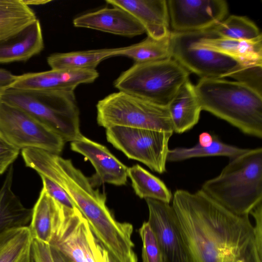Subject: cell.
<instances>
[{
  "mask_svg": "<svg viewBox=\"0 0 262 262\" xmlns=\"http://www.w3.org/2000/svg\"><path fill=\"white\" fill-rule=\"evenodd\" d=\"M172 203L193 262H262L249 215L233 213L201 189H178Z\"/></svg>",
  "mask_w": 262,
  "mask_h": 262,
  "instance_id": "1",
  "label": "cell"
},
{
  "mask_svg": "<svg viewBox=\"0 0 262 262\" xmlns=\"http://www.w3.org/2000/svg\"><path fill=\"white\" fill-rule=\"evenodd\" d=\"M21 155L27 167L65 190L103 246L111 248L123 240L128 231V224L115 219L106 205L105 194L95 189L89 179L70 160L34 148L23 149Z\"/></svg>",
  "mask_w": 262,
  "mask_h": 262,
  "instance_id": "2",
  "label": "cell"
},
{
  "mask_svg": "<svg viewBox=\"0 0 262 262\" xmlns=\"http://www.w3.org/2000/svg\"><path fill=\"white\" fill-rule=\"evenodd\" d=\"M195 90L202 110L243 133L262 138V95L237 81L200 78Z\"/></svg>",
  "mask_w": 262,
  "mask_h": 262,
  "instance_id": "3",
  "label": "cell"
},
{
  "mask_svg": "<svg viewBox=\"0 0 262 262\" xmlns=\"http://www.w3.org/2000/svg\"><path fill=\"white\" fill-rule=\"evenodd\" d=\"M201 189L233 213L249 215L262 202V148L248 149L231 159Z\"/></svg>",
  "mask_w": 262,
  "mask_h": 262,
  "instance_id": "4",
  "label": "cell"
},
{
  "mask_svg": "<svg viewBox=\"0 0 262 262\" xmlns=\"http://www.w3.org/2000/svg\"><path fill=\"white\" fill-rule=\"evenodd\" d=\"M1 101L25 111L59 136L73 142L82 135L74 91H33L5 88Z\"/></svg>",
  "mask_w": 262,
  "mask_h": 262,
  "instance_id": "5",
  "label": "cell"
},
{
  "mask_svg": "<svg viewBox=\"0 0 262 262\" xmlns=\"http://www.w3.org/2000/svg\"><path fill=\"white\" fill-rule=\"evenodd\" d=\"M190 73L173 59L134 63L114 81L122 91L154 103L168 106Z\"/></svg>",
  "mask_w": 262,
  "mask_h": 262,
  "instance_id": "6",
  "label": "cell"
},
{
  "mask_svg": "<svg viewBox=\"0 0 262 262\" xmlns=\"http://www.w3.org/2000/svg\"><path fill=\"white\" fill-rule=\"evenodd\" d=\"M97 121L106 129L119 126L173 133L168 106L118 91L99 100Z\"/></svg>",
  "mask_w": 262,
  "mask_h": 262,
  "instance_id": "7",
  "label": "cell"
},
{
  "mask_svg": "<svg viewBox=\"0 0 262 262\" xmlns=\"http://www.w3.org/2000/svg\"><path fill=\"white\" fill-rule=\"evenodd\" d=\"M49 245L73 262H109L107 251L77 208H63Z\"/></svg>",
  "mask_w": 262,
  "mask_h": 262,
  "instance_id": "8",
  "label": "cell"
},
{
  "mask_svg": "<svg viewBox=\"0 0 262 262\" xmlns=\"http://www.w3.org/2000/svg\"><path fill=\"white\" fill-rule=\"evenodd\" d=\"M173 133L115 126L106 128L107 140L129 159L159 173L166 171L168 143Z\"/></svg>",
  "mask_w": 262,
  "mask_h": 262,
  "instance_id": "9",
  "label": "cell"
},
{
  "mask_svg": "<svg viewBox=\"0 0 262 262\" xmlns=\"http://www.w3.org/2000/svg\"><path fill=\"white\" fill-rule=\"evenodd\" d=\"M196 32L170 31L171 58L200 78L232 77L245 65L232 58L209 49L195 47Z\"/></svg>",
  "mask_w": 262,
  "mask_h": 262,
  "instance_id": "10",
  "label": "cell"
},
{
  "mask_svg": "<svg viewBox=\"0 0 262 262\" xmlns=\"http://www.w3.org/2000/svg\"><path fill=\"white\" fill-rule=\"evenodd\" d=\"M0 133L20 150L38 148L59 155L65 143L59 136L25 111L1 101Z\"/></svg>",
  "mask_w": 262,
  "mask_h": 262,
  "instance_id": "11",
  "label": "cell"
},
{
  "mask_svg": "<svg viewBox=\"0 0 262 262\" xmlns=\"http://www.w3.org/2000/svg\"><path fill=\"white\" fill-rule=\"evenodd\" d=\"M145 200L149 211L147 223L158 241L163 262H193L172 205L154 199Z\"/></svg>",
  "mask_w": 262,
  "mask_h": 262,
  "instance_id": "12",
  "label": "cell"
},
{
  "mask_svg": "<svg viewBox=\"0 0 262 262\" xmlns=\"http://www.w3.org/2000/svg\"><path fill=\"white\" fill-rule=\"evenodd\" d=\"M172 31L189 32L208 30L223 21L228 12L224 0L167 1Z\"/></svg>",
  "mask_w": 262,
  "mask_h": 262,
  "instance_id": "13",
  "label": "cell"
},
{
  "mask_svg": "<svg viewBox=\"0 0 262 262\" xmlns=\"http://www.w3.org/2000/svg\"><path fill=\"white\" fill-rule=\"evenodd\" d=\"M99 76L96 70L51 69L16 75L7 88L33 91H74L80 84L93 82Z\"/></svg>",
  "mask_w": 262,
  "mask_h": 262,
  "instance_id": "14",
  "label": "cell"
},
{
  "mask_svg": "<svg viewBox=\"0 0 262 262\" xmlns=\"http://www.w3.org/2000/svg\"><path fill=\"white\" fill-rule=\"evenodd\" d=\"M71 148L85 157L95 168V174L89 178L94 187L102 183L117 186L126 184L128 167L118 160L105 146L82 135L78 140L71 142Z\"/></svg>",
  "mask_w": 262,
  "mask_h": 262,
  "instance_id": "15",
  "label": "cell"
},
{
  "mask_svg": "<svg viewBox=\"0 0 262 262\" xmlns=\"http://www.w3.org/2000/svg\"><path fill=\"white\" fill-rule=\"evenodd\" d=\"M113 7L103 8L75 17L73 25L130 37L145 32L143 26L128 12Z\"/></svg>",
  "mask_w": 262,
  "mask_h": 262,
  "instance_id": "16",
  "label": "cell"
},
{
  "mask_svg": "<svg viewBox=\"0 0 262 262\" xmlns=\"http://www.w3.org/2000/svg\"><path fill=\"white\" fill-rule=\"evenodd\" d=\"M106 2L128 12L149 37L161 39L170 33L166 0H107Z\"/></svg>",
  "mask_w": 262,
  "mask_h": 262,
  "instance_id": "17",
  "label": "cell"
},
{
  "mask_svg": "<svg viewBox=\"0 0 262 262\" xmlns=\"http://www.w3.org/2000/svg\"><path fill=\"white\" fill-rule=\"evenodd\" d=\"M193 45L221 53L245 65L262 64V39L247 41L217 37L209 29L196 31Z\"/></svg>",
  "mask_w": 262,
  "mask_h": 262,
  "instance_id": "18",
  "label": "cell"
},
{
  "mask_svg": "<svg viewBox=\"0 0 262 262\" xmlns=\"http://www.w3.org/2000/svg\"><path fill=\"white\" fill-rule=\"evenodd\" d=\"M43 48L41 26L37 19L15 34L0 41V64L26 61Z\"/></svg>",
  "mask_w": 262,
  "mask_h": 262,
  "instance_id": "19",
  "label": "cell"
},
{
  "mask_svg": "<svg viewBox=\"0 0 262 262\" xmlns=\"http://www.w3.org/2000/svg\"><path fill=\"white\" fill-rule=\"evenodd\" d=\"M173 132L183 133L195 125L202 111L194 85L188 80L168 105Z\"/></svg>",
  "mask_w": 262,
  "mask_h": 262,
  "instance_id": "20",
  "label": "cell"
},
{
  "mask_svg": "<svg viewBox=\"0 0 262 262\" xmlns=\"http://www.w3.org/2000/svg\"><path fill=\"white\" fill-rule=\"evenodd\" d=\"M63 207L42 187L28 226L34 239L50 245Z\"/></svg>",
  "mask_w": 262,
  "mask_h": 262,
  "instance_id": "21",
  "label": "cell"
},
{
  "mask_svg": "<svg viewBox=\"0 0 262 262\" xmlns=\"http://www.w3.org/2000/svg\"><path fill=\"white\" fill-rule=\"evenodd\" d=\"M13 172L11 165L0 188V232L27 226L31 219L32 209L25 207L12 191Z\"/></svg>",
  "mask_w": 262,
  "mask_h": 262,
  "instance_id": "22",
  "label": "cell"
},
{
  "mask_svg": "<svg viewBox=\"0 0 262 262\" xmlns=\"http://www.w3.org/2000/svg\"><path fill=\"white\" fill-rule=\"evenodd\" d=\"M33 241L28 226L0 232V262H32Z\"/></svg>",
  "mask_w": 262,
  "mask_h": 262,
  "instance_id": "23",
  "label": "cell"
},
{
  "mask_svg": "<svg viewBox=\"0 0 262 262\" xmlns=\"http://www.w3.org/2000/svg\"><path fill=\"white\" fill-rule=\"evenodd\" d=\"M119 49L106 48L53 53L48 57L47 61L51 69L96 70L102 61L116 56Z\"/></svg>",
  "mask_w": 262,
  "mask_h": 262,
  "instance_id": "24",
  "label": "cell"
},
{
  "mask_svg": "<svg viewBox=\"0 0 262 262\" xmlns=\"http://www.w3.org/2000/svg\"><path fill=\"white\" fill-rule=\"evenodd\" d=\"M37 19L21 0H0V41L18 33Z\"/></svg>",
  "mask_w": 262,
  "mask_h": 262,
  "instance_id": "25",
  "label": "cell"
},
{
  "mask_svg": "<svg viewBox=\"0 0 262 262\" xmlns=\"http://www.w3.org/2000/svg\"><path fill=\"white\" fill-rule=\"evenodd\" d=\"M127 175L136 194L140 198L168 204L172 200V194L165 183L139 165L128 168Z\"/></svg>",
  "mask_w": 262,
  "mask_h": 262,
  "instance_id": "26",
  "label": "cell"
},
{
  "mask_svg": "<svg viewBox=\"0 0 262 262\" xmlns=\"http://www.w3.org/2000/svg\"><path fill=\"white\" fill-rule=\"evenodd\" d=\"M170 33L161 39L147 36L142 41L120 48L117 56L132 58L135 63H144L171 58Z\"/></svg>",
  "mask_w": 262,
  "mask_h": 262,
  "instance_id": "27",
  "label": "cell"
},
{
  "mask_svg": "<svg viewBox=\"0 0 262 262\" xmlns=\"http://www.w3.org/2000/svg\"><path fill=\"white\" fill-rule=\"evenodd\" d=\"M248 150L222 142L216 135H213V141L210 145L199 144L191 147H176L169 149L167 162H179L187 159L208 156H226L234 158Z\"/></svg>",
  "mask_w": 262,
  "mask_h": 262,
  "instance_id": "28",
  "label": "cell"
},
{
  "mask_svg": "<svg viewBox=\"0 0 262 262\" xmlns=\"http://www.w3.org/2000/svg\"><path fill=\"white\" fill-rule=\"evenodd\" d=\"M211 29L217 37L247 41L262 39L256 25L244 16L230 15Z\"/></svg>",
  "mask_w": 262,
  "mask_h": 262,
  "instance_id": "29",
  "label": "cell"
},
{
  "mask_svg": "<svg viewBox=\"0 0 262 262\" xmlns=\"http://www.w3.org/2000/svg\"><path fill=\"white\" fill-rule=\"evenodd\" d=\"M139 233L142 242V262H163L161 249L147 222H143Z\"/></svg>",
  "mask_w": 262,
  "mask_h": 262,
  "instance_id": "30",
  "label": "cell"
},
{
  "mask_svg": "<svg viewBox=\"0 0 262 262\" xmlns=\"http://www.w3.org/2000/svg\"><path fill=\"white\" fill-rule=\"evenodd\" d=\"M262 64L244 67L232 78L261 94Z\"/></svg>",
  "mask_w": 262,
  "mask_h": 262,
  "instance_id": "31",
  "label": "cell"
},
{
  "mask_svg": "<svg viewBox=\"0 0 262 262\" xmlns=\"http://www.w3.org/2000/svg\"><path fill=\"white\" fill-rule=\"evenodd\" d=\"M40 176L42 181L43 187L58 203L68 209L77 208L63 188L50 179L43 176Z\"/></svg>",
  "mask_w": 262,
  "mask_h": 262,
  "instance_id": "32",
  "label": "cell"
},
{
  "mask_svg": "<svg viewBox=\"0 0 262 262\" xmlns=\"http://www.w3.org/2000/svg\"><path fill=\"white\" fill-rule=\"evenodd\" d=\"M20 149L9 143L0 134V174H3L17 159Z\"/></svg>",
  "mask_w": 262,
  "mask_h": 262,
  "instance_id": "33",
  "label": "cell"
},
{
  "mask_svg": "<svg viewBox=\"0 0 262 262\" xmlns=\"http://www.w3.org/2000/svg\"><path fill=\"white\" fill-rule=\"evenodd\" d=\"M32 253L34 262H54L47 244L33 239Z\"/></svg>",
  "mask_w": 262,
  "mask_h": 262,
  "instance_id": "34",
  "label": "cell"
},
{
  "mask_svg": "<svg viewBox=\"0 0 262 262\" xmlns=\"http://www.w3.org/2000/svg\"><path fill=\"white\" fill-rule=\"evenodd\" d=\"M249 214L255 220L254 230L256 241L259 249L262 251V202L254 207Z\"/></svg>",
  "mask_w": 262,
  "mask_h": 262,
  "instance_id": "35",
  "label": "cell"
},
{
  "mask_svg": "<svg viewBox=\"0 0 262 262\" xmlns=\"http://www.w3.org/2000/svg\"><path fill=\"white\" fill-rule=\"evenodd\" d=\"M16 75L11 72L0 68V86L7 88L15 79Z\"/></svg>",
  "mask_w": 262,
  "mask_h": 262,
  "instance_id": "36",
  "label": "cell"
},
{
  "mask_svg": "<svg viewBox=\"0 0 262 262\" xmlns=\"http://www.w3.org/2000/svg\"><path fill=\"white\" fill-rule=\"evenodd\" d=\"M50 251L54 262H73L55 247L50 246Z\"/></svg>",
  "mask_w": 262,
  "mask_h": 262,
  "instance_id": "37",
  "label": "cell"
},
{
  "mask_svg": "<svg viewBox=\"0 0 262 262\" xmlns=\"http://www.w3.org/2000/svg\"><path fill=\"white\" fill-rule=\"evenodd\" d=\"M213 141V134L207 132H203L200 134L199 137V144L202 146L208 145L211 144Z\"/></svg>",
  "mask_w": 262,
  "mask_h": 262,
  "instance_id": "38",
  "label": "cell"
},
{
  "mask_svg": "<svg viewBox=\"0 0 262 262\" xmlns=\"http://www.w3.org/2000/svg\"><path fill=\"white\" fill-rule=\"evenodd\" d=\"M23 3L26 5L30 7V6H38L46 4L51 2L47 0H21Z\"/></svg>",
  "mask_w": 262,
  "mask_h": 262,
  "instance_id": "39",
  "label": "cell"
},
{
  "mask_svg": "<svg viewBox=\"0 0 262 262\" xmlns=\"http://www.w3.org/2000/svg\"><path fill=\"white\" fill-rule=\"evenodd\" d=\"M107 255L109 262H120L115 256L108 251Z\"/></svg>",
  "mask_w": 262,
  "mask_h": 262,
  "instance_id": "40",
  "label": "cell"
},
{
  "mask_svg": "<svg viewBox=\"0 0 262 262\" xmlns=\"http://www.w3.org/2000/svg\"><path fill=\"white\" fill-rule=\"evenodd\" d=\"M6 88L4 87H1L0 86V101H1V95L3 92V91Z\"/></svg>",
  "mask_w": 262,
  "mask_h": 262,
  "instance_id": "41",
  "label": "cell"
},
{
  "mask_svg": "<svg viewBox=\"0 0 262 262\" xmlns=\"http://www.w3.org/2000/svg\"><path fill=\"white\" fill-rule=\"evenodd\" d=\"M32 262H34V261L33 259V261H32Z\"/></svg>",
  "mask_w": 262,
  "mask_h": 262,
  "instance_id": "42",
  "label": "cell"
},
{
  "mask_svg": "<svg viewBox=\"0 0 262 262\" xmlns=\"http://www.w3.org/2000/svg\"><path fill=\"white\" fill-rule=\"evenodd\" d=\"M1 135H2L1 133H0Z\"/></svg>",
  "mask_w": 262,
  "mask_h": 262,
  "instance_id": "43",
  "label": "cell"
}]
</instances>
